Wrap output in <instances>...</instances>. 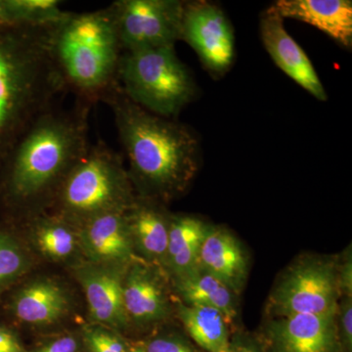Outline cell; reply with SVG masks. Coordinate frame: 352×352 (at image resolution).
<instances>
[{
  "label": "cell",
  "mask_w": 352,
  "mask_h": 352,
  "mask_svg": "<svg viewBox=\"0 0 352 352\" xmlns=\"http://www.w3.org/2000/svg\"><path fill=\"white\" fill-rule=\"evenodd\" d=\"M126 352H145L144 346H135Z\"/></svg>",
  "instance_id": "cell-33"
},
{
  "label": "cell",
  "mask_w": 352,
  "mask_h": 352,
  "mask_svg": "<svg viewBox=\"0 0 352 352\" xmlns=\"http://www.w3.org/2000/svg\"><path fill=\"white\" fill-rule=\"evenodd\" d=\"M41 116L13 148L9 187L14 198L34 201L56 187L89 148L87 106Z\"/></svg>",
  "instance_id": "cell-3"
},
{
  "label": "cell",
  "mask_w": 352,
  "mask_h": 352,
  "mask_svg": "<svg viewBox=\"0 0 352 352\" xmlns=\"http://www.w3.org/2000/svg\"><path fill=\"white\" fill-rule=\"evenodd\" d=\"M261 36L264 47L275 64L317 100H327V94L309 58L289 36L284 19L270 7L261 19Z\"/></svg>",
  "instance_id": "cell-12"
},
{
  "label": "cell",
  "mask_w": 352,
  "mask_h": 352,
  "mask_svg": "<svg viewBox=\"0 0 352 352\" xmlns=\"http://www.w3.org/2000/svg\"><path fill=\"white\" fill-rule=\"evenodd\" d=\"M177 300L187 305H200L219 310L233 329L239 319V296L226 284L206 271L200 270L193 276L171 280Z\"/></svg>",
  "instance_id": "cell-20"
},
{
  "label": "cell",
  "mask_w": 352,
  "mask_h": 352,
  "mask_svg": "<svg viewBox=\"0 0 352 352\" xmlns=\"http://www.w3.org/2000/svg\"><path fill=\"white\" fill-rule=\"evenodd\" d=\"M122 281L124 308L129 321L152 326L168 320L175 311L166 288L163 268L134 259Z\"/></svg>",
  "instance_id": "cell-11"
},
{
  "label": "cell",
  "mask_w": 352,
  "mask_h": 352,
  "mask_svg": "<svg viewBox=\"0 0 352 352\" xmlns=\"http://www.w3.org/2000/svg\"><path fill=\"white\" fill-rule=\"evenodd\" d=\"M58 195L64 214L82 222L106 212H126L135 200L122 157L102 141L89 145Z\"/></svg>",
  "instance_id": "cell-6"
},
{
  "label": "cell",
  "mask_w": 352,
  "mask_h": 352,
  "mask_svg": "<svg viewBox=\"0 0 352 352\" xmlns=\"http://www.w3.org/2000/svg\"><path fill=\"white\" fill-rule=\"evenodd\" d=\"M126 212H106L83 222L80 239L98 263H127L135 259Z\"/></svg>",
  "instance_id": "cell-14"
},
{
  "label": "cell",
  "mask_w": 352,
  "mask_h": 352,
  "mask_svg": "<svg viewBox=\"0 0 352 352\" xmlns=\"http://www.w3.org/2000/svg\"><path fill=\"white\" fill-rule=\"evenodd\" d=\"M201 270L239 296L247 285L251 261L239 238L226 227L208 224L201 245Z\"/></svg>",
  "instance_id": "cell-13"
},
{
  "label": "cell",
  "mask_w": 352,
  "mask_h": 352,
  "mask_svg": "<svg viewBox=\"0 0 352 352\" xmlns=\"http://www.w3.org/2000/svg\"><path fill=\"white\" fill-rule=\"evenodd\" d=\"M338 280L342 296H352L351 245L338 254Z\"/></svg>",
  "instance_id": "cell-29"
},
{
  "label": "cell",
  "mask_w": 352,
  "mask_h": 352,
  "mask_svg": "<svg viewBox=\"0 0 352 352\" xmlns=\"http://www.w3.org/2000/svg\"><path fill=\"white\" fill-rule=\"evenodd\" d=\"M0 352H22L19 342L12 333L0 328Z\"/></svg>",
  "instance_id": "cell-31"
},
{
  "label": "cell",
  "mask_w": 352,
  "mask_h": 352,
  "mask_svg": "<svg viewBox=\"0 0 352 352\" xmlns=\"http://www.w3.org/2000/svg\"><path fill=\"white\" fill-rule=\"evenodd\" d=\"M175 315L185 332L204 352H226L234 330L226 316L214 308L187 305L175 300Z\"/></svg>",
  "instance_id": "cell-19"
},
{
  "label": "cell",
  "mask_w": 352,
  "mask_h": 352,
  "mask_svg": "<svg viewBox=\"0 0 352 352\" xmlns=\"http://www.w3.org/2000/svg\"><path fill=\"white\" fill-rule=\"evenodd\" d=\"M226 352H266L258 336L252 335L239 327L231 333L230 342Z\"/></svg>",
  "instance_id": "cell-28"
},
{
  "label": "cell",
  "mask_w": 352,
  "mask_h": 352,
  "mask_svg": "<svg viewBox=\"0 0 352 352\" xmlns=\"http://www.w3.org/2000/svg\"><path fill=\"white\" fill-rule=\"evenodd\" d=\"M126 219L134 250L147 263L166 267L170 214L157 201L136 199L126 210Z\"/></svg>",
  "instance_id": "cell-16"
},
{
  "label": "cell",
  "mask_w": 352,
  "mask_h": 352,
  "mask_svg": "<svg viewBox=\"0 0 352 352\" xmlns=\"http://www.w3.org/2000/svg\"><path fill=\"white\" fill-rule=\"evenodd\" d=\"M118 80L132 102L166 119L179 115L197 92L175 46L122 52Z\"/></svg>",
  "instance_id": "cell-5"
},
{
  "label": "cell",
  "mask_w": 352,
  "mask_h": 352,
  "mask_svg": "<svg viewBox=\"0 0 352 352\" xmlns=\"http://www.w3.org/2000/svg\"><path fill=\"white\" fill-rule=\"evenodd\" d=\"M76 351H78L76 340L72 337H63L51 342L39 352H76Z\"/></svg>",
  "instance_id": "cell-30"
},
{
  "label": "cell",
  "mask_w": 352,
  "mask_h": 352,
  "mask_svg": "<svg viewBox=\"0 0 352 352\" xmlns=\"http://www.w3.org/2000/svg\"><path fill=\"white\" fill-rule=\"evenodd\" d=\"M78 278L95 320L118 328L129 325L122 292L124 280L117 273L88 265L78 270Z\"/></svg>",
  "instance_id": "cell-18"
},
{
  "label": "cell",
  "mask_w": 352,
  "mask_h": 352,
  "mask_svg": "<svg viewBox=\"0 0 352 352\" xmlns=\"http://www.w3.org/2000/svg\"><path fill=\"white\" fill-rule=\"evenodd\" d=\"M54 25L0 28V146L15 147L68 90L51 48Z\"/></svg>",
  "instance_id": "cell-2"
},
{
  "label": "cell",
  "mask_w": 352,
  "mask_h": 352,
  "mask_svg": "<svg viewBox=\"0 0 352 352\" xmlns=\"http://www.w3.org/2000/svg\"><path fill=\"white\" fill-rule=\"evenodd\" d=\"M336 324L342 352L352 351V296L340 298L336 309Z\"/></svg>",
  "instance_id": "cell-25"
},
{
  "label": "cell",
  "mask_w": 352,
  "mask_h": 352,
  "mask_svg": "<svg viewBox=\"0 0 352 352\" xmlns=\"http://www.w3.org/2000/svg\"><path fill=\"white\" fill-rule=\"evenodd\" d=\"M336 309L326 314L266 317L259 340L266 352H342Z\"/></svg>",
  "instance_id": "cell-9"
},
{
  "label": "cell",
  "mask_w": 352,
  "mask_h": 352,
  "mask_svg": "<svg viewBox=\"0 0 352 352\" xmlns=\"http://www.w3.org/2000/svg\"><path fill=\"white\" fill-rule=\"evenodd\" d=\"M85 340L90 352H126L122 340L103 329H87Z\"/></svg>",
  "instance_id": "cell-27"
},
{
  "label": "cell",
  "mask_w": 352,
  "mask_h": 352,
  "mask_svg": "<svg viewBox=\"0 0 352 352\" xmlns=\"http://www.w3.org/2000/svg\"><path fill=\"white\" fill-rule=\"evenodd\" d=\"M0 28H1V27H0Z\"/></svg>",
  "instance_id": "cell-34"
},
{
  "label": "cell",
  "mask_w": 352,
  "mask_h": 352,
  "mask_svg": "<svg viewBox=\"0 0 352 352\" xmlns=\"http://www.w3.org/2000/svg\"><path fill=\"white\" fill-rule=\"evenodd\" d=\"M144 349L145 352H204L179 335L157 336L146 344Z\"/></svg>",
  "instance_id": "cell-26"
},
{
  "label": "cell",
  "mask_w": 352,
  "mask_h": 352,
  "mask_svg": "<svg viewBox=\"0 0 352 352\" xmlns=\"http://www.w3.org/2000/svg\"><path fill=\"white\" fill-rule=\"evenodd\" d=\"M29 261L19 245L6 234L0 233V289L24 274Z\"/></svg>",
  "instance_id": "cell-24"
},
{
  "label": "cell",
  "mask_w": 352,
  "mask_h": 352,
  "mask_svg": "<svg viewBox=\"0 0 352 352\" xmlns=\"http://www.w3.org/2000/svg\"><path fill=\"white\" fill-rule=\"evenodd\" d=\"M109 7L124 52L175 46L182 39L183 1L118 0Z\"/></svg>",
  "instance_id": "cell-8"
},
{
  "label": "cell",
  "mask_w": 352,
  "mask_h": 352,
  "mask_svg": "<svg viewBox=\"0 0 352 352\" xmlns=\"http://www.w3.org/2000/svg\"><path fill=\"white\" fill-rule=\"evenodd\" d=\"M208 223L192 214H170L164 270L170 280L193 276L201 270V245Z\"/></svg>",
  "instance_id": "cell-17"
},
{
  "label": "cell",
  "mask_w": 352,
  "mask_h": 352,
  "mask_svg": "<svg viewBox=\"0 0 352 352\" xmlns=\"http://www.w3.org/2000/svg\"><path fill=\"white\" fill-rule=\"evenodd\" d=\"M13 25L6 1H0V27Z\"/></svg>",
  "instance_id": "cell-32"
},
{
  "label": "cell",
  "mask_w": 352,
  "mask_h": 352,
  "mask_svg": "<svg viewBox=\"0 0 352 352\" xmlns=\"http://www.w3.org/2000/svg\"><path fill=\"white\" fill-rule=\"evenodd\" d=\"M342 298L338 254L305 252L278 275L266 303V317L326 314Z\"/></svg>",
  "instance_id": "cell-7"
},
{
  "label": "cell",
  "mask_w": 352,
  "mask_h": 352,
  "mask_svg": "<svg viewBox=\"0 0 352 352\" xmlns=\"http://www.w3.org/2000/svg\"><path fill=\"white\" fill-rule=\"evenodd\" d=\"M68 307V298L58 285L36 281L21 289L14 300L13 309L20 320L43 325L61 318Z\"/></svg>",
  "instance_id": "cell-21"
},
{
  "label": "cell",
  "mask_w": 352,
  "mask_h": 352,
  "mask_svg": "<svg viewBox=\"0 0 352 352\" xmlns=\"http://www.w3.org/2000/svg\"><path fill=\"white\" fill-rule=\"evenodd\" d=\"M273 9L283 19L307 23L351 48L352 2L349 0H279Z\"/></svg>",
  "instance_id": "cell-15"
},
{
  "label": "cell",
  "mask_w": 352,
  "mask_h": 352,
  "mask_svg": "<svg viewBox=\"0 0 352 352\" xmlns=\"http://www.w3.org/2000/svg\"><path fill=\"white\" fill-rule=\"evenodd\" d=\"M51 48L68 90L89 104L119 83L122 48L110 7L69 12L54 25Z\"/></svg>",
  "instance_id": "cell-4"
},
{
  "label": "cell",
  "mask_w": 352,
  "mask_h": 352,
  "mask_svg": "<svg viewBox=\"0 0 352 352\" xmlns=\"http://www.w3.org/2000/svg\"><path fill=\"white\" fill-rule=\"evenodd\" d=\"M36 239L39 250L50 258H67L75 251V234L66 224L58 220L39 222Z\"/></svg>",
  "instance_id": "cell-23"
},
{
  "label": "cell",
  "mask_w": 352,
  "mask_h": 352,
  "mask_svg": "<svg viewBox=\"0 0 352 352\" xmlns=\"http://www.w3.org/2000/svg\"><path fill=\"white\" fill-rule=\"evenodd\" d=\"M182 39L188 43L212 73H224L233 63V29L226 14L215 4L206 1L184 2Z\"/></svg>",
  "instance_id": "cell-10"
},
{
  "label": "cell",
  "mask_w": 352,
  "mask_h": 352,
  "mask_svg": "<svg viewBox=\"0 0 352 352\" xmlns=\"http://www.w3.org/2000/svg\"><path fill=\"white\" fill-rule=\"evenodd\" d=\"M13 25H56L68 15L58 0H6Z\"/></svg>",
  "instance_id": "cell-22"
},
{
  "label": "cell",
  "mask_w": 352,
  "mask_h": 352,
  "mask_svg": "<svg viewBox=\"0 0 352 352\" xmlns=\"http://www.w3.org/2000/svg\"><path fill=\"white\" fill-rule=\"evenodd\" d=\"M102 101L112 110L127 173L141 197L166 201L184 193L199 170V144L192 132L141 108L120 83Z\"/></svg>",
  "instance_id": "cell-1"
}]
</instances>
